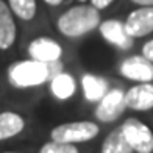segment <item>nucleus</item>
<instances>
[{"label":"nucleus","instance_id":"0eeeda50","mask_svg":"<svg viewBox=\"0 0 153 153\" xmlns=\"http://www.w3.org/2000/svg\"><path fill=\"white\" fill-rule=\"evenodd\" d=\"M120 74L136 83H152L153 80V62L142 55H134L123 59L120 64Z\"/></svg>","mask_w":153,"mask_h":153},{"label":"nucleus","instance_id":"ddd939ff","mask_svg":"<svg viewBox=\"0 0 153 153\" xmlns=\"http://www.w3.org/2000/svg\"><path fill=\"white\" fill-rule=\"evenodd\" d=\"M25 128L24 117L14 111L0 113V141H6L22 133Z\"/></svg>","mask_w":153,"mask_h":153},{"label":"nucleus","instance_id":"a211bd4d","mask_svg":"<svg viewBox=\"0 0 153 153\" xmlns=\"http://www.w3.org/2000/svg\"><path fill=\"white\" fill-rule=\"evenodd\" d=\"M142 56H145L149 61L153 62V39L147 41V42L142 45Z\"/></svg>","mask_w":153,"mask_h":153},{"label":"nucleus","instance_id":"9b49d317","mask_svg":"<svg viewBox=\"0 0 153 153\" xmlns=\"http://www.w3.org/2000/svg\"><path fill=\"white\" fill-rule=\"evenodd\" d=\"M17 36V28L14 22V14L11 13L8 3L0 0V50H8L14 45Z\"/></svg>","mask_w":153,"mask_h":153},{"label":"nucleus","instance_id":"20e7f679","mask_svg":"<svg viewBox=\"0 0 153 153\" xmlns=\"http://www.w3.org/2000/svg\"><path fill=\"white\" fill-rule=\"evenodd\" d=\"M122 133L136 153H153V131L147 123L136 117H130L122 123Z\"/></svg>","mask_w":153,"mask_h":153},{"label":"nucleus","instance_id":"9d476101","mask_svg":"<svg viewBox=\"0 0 153 153\" xmlns=\"http://www.w3.org/2000/svg\"><path fill=\"white\" fill-rule=\"evenodd\" d=\"M125 103L133 111L153 109V83H137L125 91Z\"/></svg>","mask_w":153,"mask_h":153},{"label":"nucleus","instance_id":"2eb2a0df","mask_svg":"<svg viewBox=\"0 0 153 153\" xmlns=\"http://www.w3.org/2000/svg\"><path fill=\"white\" fill-rule=\"evenodd\" d=\"M102 153H134L133 149L130 147V144L127 142L122 130H114L105 137V141L102 144Z\"/></svg>","mask_w":153,"mask_h":153},{"label":"nucleus","instance_id":"dca6fc26","mask_svg":"<svg viewBox=\"0 0 153 153\" xmlns=\"http://www.w3.org/2000/svg\"><path fill=\"white\" fill-rule=\"evenodd\" d=\"M8 6L20 20H31L38 11L36 0H8Z\"/></svg>","mask_w":153,"mask_h":153},{"label":"nucleus","instance_id":"4be33fe9","mask_svg":"<svg viewBox=\"0 0 153 153\" xmlns=\"http://www.w3.org/2000/svg\"><path fill=\"white\" fill-rule=\"evenodd\" d=\"M78 2H81V3H85V2H86V0H78Z\"/></svg>","mask_w":153,"mask_h":153},{"label":"nucleus","instance_id":"f8f14e48","mask_svg":"<svg viewBox=\"0 0 153 153\" xmlns=\"http://www.w3.org/2000/svg\"><path fill=\"white\" fill-rule=\"evenodd\" d=\"M81 88L85 99L89 102H100L108 92V83L105 78L94 74H85L81 76Z\"/></svg>","mask_w":153,"mask_h":153},{"label":"nucleus","instance_id":"f3484780","mask_svg":"<svg viewBox=\"0 0 153 153\" xmlns=\"http://www.w3.org/2000/svg\"><path fill=\"white\" fill-rule=\"evenodd\" d=\"M39 153H80V152L74 144L50 141V142H45L42 147L39 149Z\"/></svg>","mask_w":153,"mask_h":153},{"label":"nucleus","instance_id":"aec40b11","mask_svg":"<svg viewBox=\"0 0 153 153\" xmlns=\"http://www.w3.org/2000/svg\"><path fill=\"white\" fill-rule=\"evenodd\" d=\"M136 5H141V6H153V0H130Z\"/></svg>","mask_w":153,"mask_h":153},{"label":"nucleus","instance_id":"4468645a","mask_svg":"<svg viewBox=\"0 0 153 153\" xmlns=\"http://www.w3.org/2000/svg\"><path fill=\"white\" fill-rule=\"evenodd\" d=\"M50 91L58 100H67L75 95L76 81L71 74L59 72L50 80Z\"/></svg>","mask_w":153,"mask_h":153},{"label":"nucleus","instance_id":"6ab92c4d","mask_svg":"<svg viewBox=\"0 0 153 153\" xmlns=\"http://www.w3.org/2000/svg\"><path fill=\"white\" fill-rule=\"evenodd\" d=\"M114 0H91V5L94 6V8H97V10H105V8H108V6L113 3Z\"/></svg>","mask_w":153,"mask_h":153},{"label":"nucleus","instance_id":"39448f33","mask_svg":"<svg viewBox=\"0 0 153 153\" xmlns=\"http://www.w3.org/2000/svg\"><path fill=\"white\" fill-rule=\"evenodd\" d=\"M95 106V117L100 122H114L123 114L127 109V103H125V91L122 89H111L108 91L100 102Z\"/></svg>","mask_w":153,"mask_h":153},{"label":"nucleus","instance_id":"423d86ee","mask_svg":"<svg viewBox=\"0 0 153 153\" xmlns=\"http://www.w3.org/2000/svg\"><path fill=\"white\" fill-rule=\"evenodd\" d=\"M125 30L133 39L153 33V6H139L125 19Z\"/></svg>","mask_w":153,"mask_h":153},{"label":"nucleus","instance_id":"1a4fd4ad","mask_svg":"<svg viewBox=\"0 0 153 153\" xmlns=\"http://www.w3.org/2000/svg\"><path fill=\"white\" fill-rule=\"evenodd\" d=\"M28 55L31 59L41 62H53L62 56V47L52 38H36L28 45Z\"/></svg>","mask_w":153,"mask_h":153},{"label":"nucleus","instance_id":"f03ea898","mask_svg":"<svg viewBox=\"0 0 153 153\" xmlns=\"http://www.w3.org/2000/svg\"><path fill=\"white\" fill-rule=\"evenodd\" d=\"M8 80L14 88H34L50 81V72L45 62L30 58L11 64L8 69Z\"/></svg>","mask_w":153,"mask_h":153},{"label":"nucleus","instance_id":"7ed1b4c3","mask_svg":"<svg viewBox=\"0 0 153 153\" xmlns=\"http://www.w3.org/2000/svg\"><path fill=\"white\" fill-rule=\"evenodd\" d=\"M100 128L92 120H76L56 125L50 131V139L64 144H80L92 141L99 136Z\"/></svg>","mask_w":153,"mask_h":153},{"label":"nucleus","instance_id":"6e6552de","mask_svg":"<svg viewBox=\"0 0 153 153\" xmlns=\"http://www.w3.org/2000/svg\"><path fill=\"white\" fill-rule=\"evenodd\" d=\"M99 31L103 39L108 41L109 44L116 45L117 48H120V50H128V48L133 47L134 39L127 33L122 20H117V19L103 20L99 25Z\"/></svg>","mask_w":153,"mask_h":153},{"label":"nucleus","instance_id":"5701e85b","mask_svg":"<svg viewBox=\"0 0 153 153\" xmlns=\"http://www.w3.org/2000/svg\"><path fill=\"white\" fill-rule=\"evenodd\" d=\"M3 153H16V152H3Z\"/></svg>","mask_w":153,"mask_h":153},{"label":"nucleus","instance_id":"f257e3e1","mask_svg":"<svg viewBox=\"0 0 153 153\" xmlns=\"http://www.w3.org/2000/svg\"><path fill=\"white\" fill-rule=\"evenodd\" d=\"M100 22V11L92 5H75L58 17L56 27L67 38H80L97 30Z\"/></svg>","mask_w":153,"mask_h":153},{"label":"nucleus","instance_id":"412c9836","mask_svg":"<svg viewBox=\"0 0 153 153\" xmlns=\"http://www.w3.org/2000/svg\"><path fill=\"white\" fill-rule=\"evenodd\" d=\"M44 2L48 5V6H58V5H61L64 0H44Z\"/></svg>","mask_w":153,"mask_h":153}]
</instances>
